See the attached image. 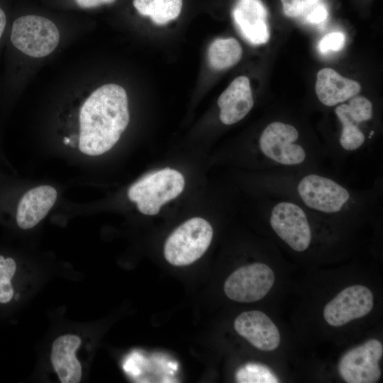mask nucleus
<instances>
[{"label":"nucleus","mask_w":383,"mask_h":383,"mask_svg":"<svg viewBox=\"0 0 383 383\" xmlns=\"http://www.w3.org/2000/svg\"><path fill=\"white\" fill-rule=\"evenodd\" d=\"M334 112L340 124V131L338 150L333 156L340 157L361 151L369 139L361 126L373 118L372 102L363 96L356 95L350 99L348 104L335 106Z\"/></svg>","instance_id":"obj_6"},{"label":"nucleus","mask_w":383,"mask_h":383,"mask_svg":"<svg viewBox=\"0 0 383 383\" xmlns=\"http://www.w3.org/2000/svg\"><path fill=\"white\" fill-rule=\"evenodd\" d=\"M81 339L75 335L58 337L52 343L51 362L62 383H78L82 378V367L75 356Z\"/></svg>","instance_id":"obj_16"},{"label":"nucleus","mask_w":383,"mask_h":383,"mask_svg":"<svg viewBox=\"0 0 383 383\" xmlns=\"http://www.w3.org/2000/svg\"><path fill=\"white\" fill-rule=\"evenodd\" d=\"M274 274L268 265L254 262L242 266L231 273L224 284L226 295L238 302L262 299L273 286Z\"/></svg>","instance_id":"obj_8"},{"label":"nucleus","mask_w":383,"mask_h":383,"mask_svg":"<svg viewBox=\"0 0 383 383\" xmlns=\"http://www.w3.org/2000/svg\"><path fill=\"white\" fill-rule=\"evenodd\" d=\"M128 122L126 90L115 84L97 88L79 112L80 151L91 156L109 151L119 140Z\"/></svg>","instance_id":"obj_2"},{"label":"nucleus","mask_w":383,"mask_h":383,"mask_svg":"<svg viewBox=\"0 0 383 383\" xmlns=\"http://www.w3.org/2000/svg\"><path fill=\"white\" fill-rule=\"evenodd\" d=\"M345 36L341 32H331L325 35L318 44L320 53L326 55L330 52H338L345 46Z\"/></svg>","instance_id":"obj_22"},{"label":"nucleus","mask_w":383,"mask_h":383,"mask_svg":"<svg viewBox=\"0 0 383 383\" xmlns=\"http://www.w3.org/2000/svg\"><path fill=\"white\" fill-rule=\"evenodd\" d=\"M265 187L270 196L294 201L322 218L356 217L379 210L375 190H355L321 170L267 171Z\"/></svg>","instance_id":"obj_1"},{"label":"nucleus","mask_w":383,"mask_h":383,"mask_svg":"<svg viewBox=\"0 0 383 383\" xmlns=\"http://www.w3.org/2000/svg\"><path fill=\"white\" fill-rule=\"evenodd\" d=\"M316 94L320 102L326 106H335L357 95L360 84L346 78L331 68L326 67L317 73Z\"/></svg>","instance_id":"obj_14"},{"label":"nucleus","mask_w":383,"mask_h":383,"mask_svg":"<svg viewBox=\"0 0 383 383\" xmlns=\"http://www.w3.org/2000/svg\"><path fill=\"white\" fill-rule=\"evenodd\" d=\"M232 17L238 31L249 43L259 45L268 41L267 12L261 0H237Z\"/></svg>","instance_id":"obj_12"},{"label":"nucleus","mask_w":383,"mask_h":383,"mask_svg":"<svg viewBox=\"0 0 383 383\" xmlns=\"http://www.w3.org/2000/svg\"><path fill=\"white\" fill-rule=\"evenodd\" d=\"M328 16V9L324 4L319 2L302 18L307 23L318 25L323 23Z\"/></svg>","instance_id":"obj_23"},{"label":"nucleus","mask_w":383,"mask_h":383,"mask_svg":"<svg viewBox=\"0 0 383 383\" xmlns=\"http://www.w3.org/2000/svg\"><path fill=\"white\" fill-rule=\"evenodd\" d=\"M220 120L233 125L244 118L254 106L250 80L245 76L236 77L218 99Z\"/></svg>","instance_id":"obj_13"},{"label":"nucleus","mask_w":383,"mask_h":383,"mask_svg":"<svg viewBox=\"0 0 383 383\" xmlns=\"http://www.w3.org/2000/svg\"><path fill=\"white\" fill-rule=\"evenodd\" d=\"M269 203V223L278 238L296 252L308 250L313 240L312 223L318 216L286 198L270 196Z\"/></svg>","instance_id":"obj_3"},{"label":"nucleus","mask_w":383,"mask_h":383,"mask_svg":"<svg viewBox=\"0 0 383 383\" xmlns=\"http://www.w3.org/2000/svg\"><path fill=\"white\" fill-rule=\"evenodd\" d=\"M242 54V48L235 38H217L209 45L208 61L211 68L225 70L237 64Z\"/></svg>","instance_id":"obj_17"},{"label":"nucleus","mask_w":383,"mask_h":383,"mask_svg":"<svg viewBox=\"0 0 383 383\" xmlns=\"http://www.w3.org/2000/svg\"><path fill=\"white\" fill-rule=\"evenodd\" d=\"M235 379L240 383H277L279 379L265 365L248 363L239 368L235 374Z\"/></svg>","instance_id":"obj_19"},{"label":"nucleus","mask_w":383,"mask_h":383,"mask_svg":"<svg viewBox=\"0 0 383 383\" xmlns=\"http://www.w3.org/2000/svg\"><path fill=\"white\" fill-rule=\"evenodd\" d=\"M11 40L23 53L43 57L52 52L60 40L57 26L50 19L36 15L18 18L13 23Z\"/></svg>","instance_id":"obj_7"},{"label":"nucleus","mask_w":383,"mask_h":383,"mask_svg":"<svg viewBox=\"0 0 383 383\" xmlns=\"http://www.w3.org/2000/svg\"><path fill=\"white\" fill-rule=\"evenodd\" d=\"M116 0H75L76 3L82 8H93L103 4H109Z\"/></svg>","instance_id":"obj_24"},{"label":"nucleus","mask_w":383,"mask_h":383,"mask_svg":"<svg viewBox=\"0 0 383 383\" xmlns=\"http://www.w3.org/2000/svg\"><path fill=\"white\" fill-rule=\"evenodd\" d=\"M16 270V264L13 259L5 258L0 255V303L1 304L9 302L13 296L11 279Z\"/></svg>","instance_id":"obj_20"},{"label":"nucleus","mask_w":383,"mask_h":383,"mask_svg":"<svg viewBox=\"0 0 383 383\" xmlns=\"http://www.w3.org/2000/svg\"><path fill=\"white\" fill-rule=\"evenodd\" d=\"M133 4L140 14L158 25L177 18L182 8V0H133Z\"/></svg>","instance_id":"obj_18"},{"label":"nucleus","mask_w":383,"mask_h":383,"mask_svg":"<svg viewBox=\"0 0 383 383\" xmlns=\"http://www.w3.org/2000/svg\"><path fill=\"white\" fill-rule=\"evenodd\" d=\"M213 228L205 219L195 217L178 226L164 246L167 261L174 266L189 265L199 260L209 247Z\"/></svg>","instance_id":"obj_5"},{"label":"nucleus","mask_w":383,"mask_h":383,"mask_svg":"<svg viewBox=\"0 0 383 383\" xmlns=\"http://www.w3.org/2000/svg\"><path fill=\"white\" fill-rule=\"evenodd\" d=\"M383 355L382 343L370 339L348 350L340 358L338 372L348 383H374L381 376L379 361Z\"/></svg>","instance_id":"obj_9"},{"label":"nucleus","mask_w":383,"mask_h":383,"mask_svg":"<svg viewBox=\"0 0 383 383\" xmlns=\"http://www.w3.org/2000/svg\"><path fill=\"white\" fill-rule=\"evenodd\" d=\"M70 141H71L70 139L68 138H65V139H64V143L65 144H69L70 143Z\"/></svg>","instance_id":"obj_26"},{"label":"nucleus","mask_w":383,"mask_h":383,"mask_svg":"<svg viewBox=\"0 0 383 383\" xmlns=\"http://www.w3.org/2000/svg\"><path fill=\"white\" fill-rule=\"evenodd\" d=\"M6 23V18L5 13L1 9H0V38L1 37L2 33L4 30Z\"/></svg>","instance_id":"obj_25"},{"label":"nucleus","mask_w":383,"mask_h":383,"mask_svg":"<svg viewBox=\"0 0 383 383\" xmlns=\"http://www.w3.org/2000/svg\"><path fill=\"white\" fill-rule=\"evenodd\" d=\"M374 306V296L363 285L346 287L323 309V318L332 326L339 327L369 313Z\"/></svg>","instance_id":"obj_10"},{"label":"nucleus","mask_w":383,"mask_h":383,"mask_svg":"<svg viewBox=\"0 0 383 383\" xmlns=\"http://www.w3.org/2000/svg\"><path fill=\"white\" fill-rule=\"evenodd\" d=\"M284 14L290 18L304 17L321 0H280Z\"/></svg>","instance_id":"obj_21"},{"label":"nucleus","mask_w":383,"mask_h":383,"mask_svg":"<svg viewBox=\"0 0 383 383\" xmlns=\"http://www.w3.org/2000/svg\"><path fill=\"white\" fill-rule=\"evenodd\" d=\"M184 184L182 173L165 168L149 173L135 182L129 188L128 196L142 213L155 215L163 204L182 192Z\"/></svg>","instance_id":"obj_4"},{"label":"nucleus","mask_w":383,"mask_h":383,"mask_svg":"<svg viewBox=\"0 0 383 383\" xmlns=\"http://www.w3.org/2000/svg\"><path fill=\"white\" fill-rule=\"evenodd\" d=\"M233 326L240 336L260 350L272 351L279 345L277 327L262 311L243 312L235 319Z\"/></svg>","instance_id":"obj_11"},{"label":"nucleus","mask_w":383,"mask_h":383,"mask_svg":"<svg viewBox=\"0 0 383 383\" xmlns=\"http://www.w3.org/2000/svg\"><path fill=\"white\" fill-rule=\"evenodd\" d=\"M57 195L55 189L48 185L39 186L26 192L18 206V226L29 229L37 225L52 207Z\"/></svg>","instance_id":"obj_15"}]
</instances>
